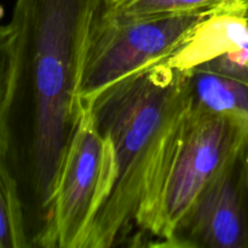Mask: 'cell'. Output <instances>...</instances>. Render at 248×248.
<instances>
[{"instance_id":"6da1fadb","label":"cell","mask_w":248,"mask_h":248,"mask_svg":"<svg viewBox=\"0 0 248 248\" xmlns=\"http://www.w3.org/2000/svg\"><path fill=\"white\" fill-rule=\"evenodd\" d=\"M108 0H16L0 103V154L21 206L27 248H55L53 199L84 107L90 35Z\"/></svg>"},{"instance_id":"7a4b0ae2","label":"cell","mask_w":248,"mask_h":248,"mask_svg":"<svg viewBox=\"0 0 248 248\" xmlns=\"http://www.w3.org/2000/svg\"><path fill=\"white\" fill-rule=\"evenodd\" d=\"M188 72L166 60L99 94L92 116L114 153L110 191L82 248L133 246L189 108Z\"/></svg>"},{"instance_id":"3957f363","label":"cell","mask_w":248,"mask_h":248,"mask_svg":"<svg viewBox=\"0 0 248 248\" xmlns=\"http://www.w3.org/2000/svg\"><path fill=\"white\" fill-rule=\"evenodd\" d=\"M248 142V132L227 116L186 110L152 205L138 225L133 246L144 237L164 247L174 229L225 165Z\"/></svg>"},{"instance_id":"277c9868","label":"cell","mask_w":248,"mask_h":248,"mask_svg":"<svg viewBox=\"0 0 248 248\" xmlns=\"http://www.w3.org/2000/svg\"><path fill=\"white\" fill-rule=\"evenodd\" d=\"M212 9L130 21L107 19L101 14L82 65L79 85L82 107L92 104L126 78L167 60Z\"/></svg>"},{"instance_id":"5b68a950","label":"cell","mask_w":248,"mask_h":248,"mask_svg":"<svg viewBox=\"0 0 248 248\" xmlns=\"http://www.w3.org/2000/svg\"><path fill=\"white\" fill-rule=\"evenodd\" d=\"M114 177V153L84 107L69 145L53 199L55 248H82L90 227L108 198Z\"/></svg>"},{"instance_id":"8992f818","label":"cell","mask_w":248,"mask_h":248,"mask_svg":"<svg viewBox=\"0 0 248 248\" xmlns=\"http://www.w3.org/2000/svg\"><path fill=\"white\" fill-rule=\"evenodd\" d=\"M164 247L248 248V142L196 199Z\"/></svg>"},{"instance_id":"52a82bcc","label":"cell","mask_w":248,"mask_h":248,"mask_svg":"<svg viewBox=\"0 0 248 248\" xmlns=\"http://www.w3.org/2000/svg\"><path fill=\"white\" fill-rule=\"evenodd\" d=\"M246 44L248 0H227L213 7L166 61L172 67L190 72Z\"/></svg>"},{"instance_id":"ba28073f","label":"cell","mask_w":248,"mask_h":248,"mask_svg":"<svg viewBox=\"0 0 248 248\" xmlns=\"http://www.w3.org/2000/svg\"><path fill=\"white\" fill-rule=\"evenodd\" d=\"M190 107L227 116L248 132V85L206 69L188 72Z\"/></svg>"},{"instance_id":"9c48e42d","label":"cell","mask_w":248,"mask_h":248,"mask_svg":"<svg viewBox=\"0 0 248 248\" xmlns=\"http://www.w3.org/2000/svg\"><path fill=\"white\" fill-rule=\"evenodd\" d=\"M227 0H108L102 17L113 21L149 18L210 10Z\"/></svg>"},{"instance_id":"30bf717a","label":"cell","mask_w":248,"mask_h":248,"mask_svg":"<svg viewBox=\"0 0 248 248\" xmlns=\"http://www.w3.org/2000/svg\"><path fill=\"white\" fill-rule=\"evenodd\" d=\"M0 248H27L21 206L0 154Z\"/></svg>"},{"instance_id":"8fae6325","label":"cell","mask_w":248,"mask_h":248,"mask_svg":"<svg viewBox=\"0 0 248 248\" xmlns=\"http://www.w3.org/2000/svg\"><path fill=\"white\" fill-rule=\"evenodd\" d=\"M195 69H206L248 85V44L232 52L218 56Z\"/></svg>"},{"instance_id":"7c38bea8","label":"cell","mask_w":248,"mask_h":248,"mask_svg":"<svg viewBox=\"0 0 248 248\" xmlns=\"http://www.w3.org/2000/svg\"><path fill=\"white\" fill-rule=\"evenodd\" d=\"M4 10L0 6V19ZM12 57V39L10 24H0V103L6 92L10 79Z\"/></svg>"}]
</instances>
